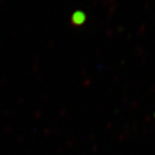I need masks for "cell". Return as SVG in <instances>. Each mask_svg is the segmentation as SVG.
<instances>
[{"label":"cell","instance_id":"cell-1","mask_svg":"<svg viewBox=\"0 0 155 155\" xmlns=\"http://www.w3.org/2000/svg\"><path fill=\"white\" fill-rule=\"evenodd\" d=\"M80 12H75V14L73 15L72 19L74 21V24H76V25H78V24H81L84 21V19H85V15H84L83 13H81V15H79Z\"/></svg>","mask_w":155,"mask_h":155}]
</instances>
